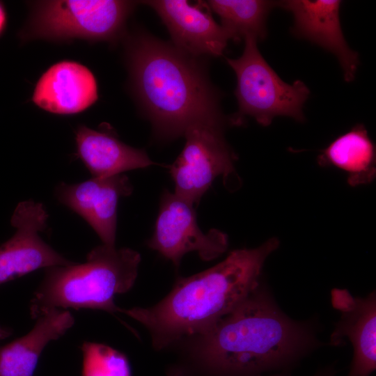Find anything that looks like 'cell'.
I'll use <instances>...</instances> for the list:
<instances>
[{
  "label": "cell",
  "instance_id": "obj_16",
  "mask_svg": "<svg viewBox=\"0 0 376 376\" xmlns=\"http://www.w3.org/2000/svg\"><path fill=\"white\" fill-rule=\"evenodd\" d=\"M36 319L28 334L0 347V376H33L45 346L75 322L72 315L62 308L49 310Z\"/></svg>",
  "mask_w": 376,
  "mask_h": 376
},
{
  "label": "cell",
  "instance_id": "obj_11",
  "mask_svg": "<svg viewBox=\"0 0 376 376\" xmlns=\"http://www.w3.org/2000/svg\"><path fill=\"white\" fill-rule=\"evenodd\" d=\"M132 189L129 178L120 174L73 185L62 182L56 188V196L91 226L102 244L115 246L118 202Z\"/></svg>",
  "mask_w": 376,
  "mask_h": 376
},
{
  "label": "cell",
  "instance_id": "obj_19",
  "mask_svg": "<svg viewBox=\"0 0 376 376\" xmlns=\"http://www.w3.org/2000/svg\"><path fill=\"white\" fill-rule=\"evenodd\" d=\"M83 353L82 376H132L127 358L104 344L86 342Z\"/></svg>",
  "mask_w": 376,
  "mask_h": 376
},
{
  "label": "cell",
  "instance_id": "obj_22",
  "mask_svg": "<svg viewBox=\"0 0 376 376\" xmlns=\"http://www.w3.org/2000/svg\"><path fill=\"white\" fill-rule=\"evenodd\" d=\"M11 334V331L7 329L0 326V340L8 337Z\"/></svg>",
  "mask_w": 376,
  "mask_h": 376
},
{
  "label": "cell",
  "instance_id": "obj_14",
  "mask_svg": "<svg viewBox=\"0 0 376 376\" xmlns=\"http://www.w3.org/2000/svg\"><path fill=\"white\" fill-rule=\"evenodd\" d=\"M97 86L92 72L73 61L51 66L38 80L33 102L56 114H73L91 106L97 99Z\"/></svg>",
  "mask_w": 376,
  "mask_h": 376
},
{
  "label": "cell",
  "instance_id": "obj_15",
  "mask_svg": "<svg viewBox=\"0 0 376 376\" xmlns=\"http://www.w3.org/2000/svg\"><path fill=\"white\" fill-rule=\"evenodd\" d=\"M75 134L78 155L93 178L111 177L155 164L145 150L129 146L109 132L81 125Z\"/></svg>",
  "mask_w": 376,
  "mask_h": 376
},
{
  "label": "cell",
  "instance_id": "obj_8",
  "mask_svg": "<svg viewBox=\"0 0 376 376\" xmlns=\"http://www.w3.org/2000/svg\"><path fill=\"white\" fill-rule=\"evenodd\" d=\"M194 205L166 190L161 197L154 233L148 245L178 267L182 258L195 251L205 261L226 251L227 235L217 230L203 233L198 227Z\"/></svg>",
  "mask_w": 376,
  "mask_h": 376
},
{
  "label": "cell",
  "instance_id": "obj_18",
  "mask_svg": "<svg viewBox=\"0 0 376 376\" xmlns=\"http://www.w3.org/2000/svg\"><path fill=\"white\" fill-rule=\"evenodd\" d=\"M207 4L221 19L229 39L240 41L252 36L258 41L267 36L266 20L278 2L263 0H210Z\"/></svg>",
  "mask_w": 376,
  "mask_h": 376
},
{
  "label": "cell",
  "instance_id": "obj_10",
  "mask_svg": "<svg viewBox=\"0 0 376 376\" xmlns=\"http://www.w3.org/2000/svg\"><path fill=\"white\" fill-rule=\"evenodd\" d=\"M142 3L157 13L178 49L197 58L222 55L230 39L212 17L206 2L152 0Z\"/></svg>",
  "mask_w": 376,
  "mask_h": 376
},
{
  "label": "cell",
  "instance_id": "obj_12",
  "mask_svg": "<svg viewBox=\"0 0 376 376\" xmlns=\"http://www.w3.org/2000/svg\"><path fill=\"white\" fill-rule=\"evenodd\" d=\"M331 304L340 313L329 345L340 346L344 339L351 342L354 356L349 376H370L376 369V295L352 296L347 289L334 288Z\"/></svg>",
  "mask_w": 376,
  "mask_h": 376
},
{
  "label": "cell",
  "instance_id": "obj_20",
  "mask_svg": "<svg viewBox=\"0 0 376 376\" xmlns=\"http://www.w3.org/2000/svg\"><path fill=\"white\" fill-rule=\"evenodd\" d=\"M6 16L5 10L0 3V34L3 31L4 26L6 25Z\"/></svg>",
  "mask_w": 376,
  "mask_h": 376
},
{
  "label": "cell",
  "instance_id": "obj_7",
  "mask_svg": "<svg viewBox=\"0 0 376 376\" xmlns=\"http://www.w3.org/2000/svg\"><path fill=\"white\" fill-rule=\"evenodd\" d=\"M134 2L115 0L49 1L33 20L38 36L109 40L121 31Z\"/></svg>",
  "mask_w": 376,
  "mask_h": 376
},
{
  "label": "cell",
  "instance_id": "obj_6",
  "mask_svg": "<svg viewBox=\"0 0 376 376\" xmlns=\"http://www.w3.org/2000/svg\"><path fill=\"white\" fill-rule=\"evenodd\" d=\"M223 117L197 122L183 136L185 144L170 166L175 194L197 205L216 178L234 169L235 155L224 136Z\"/></svg>",
  "mask_w": 376,
  "mask_h": 376
},
{
  "label": "cell",
  "instance_id": "obj_21",
  "mask_svg": "<svg viewBox=\"0 0 376 376\" xmlns=\"http://www.w3.org/2000/svg\"><path fill=\"white\" fill-rule=\"evenodd\" d=\"M334 373H335L334 371L331 368H327V369H325L319 372L314 376H333ZM276 376H281V375H276Z\"/></svg>",
  "mask_w": 376,
  "mask_h": 376
},
{
  "label": "cell",
  "instance_id": "obj_4",
  "mask_svg": "<svg viewBox=\"0 0 376 376\" xmlns=\"http://www.w3.org/2000/svg\"><path fill=\"white\" fill-rule=\"evenodd\" d=\"M140 261L133 249L102 244L88 253L84 263L47 268L31 302L32 318L54 308L120 312L114 297L132 288Z\"/></svg>",
  "mask_w": 376,
  "mask_h": 376
},
{
  "label": "cell",
  "instance_id": "obj_13",
  "mask_svg": "<svg viewBox=\"0 0 376 376\" xmlns=\"http://www.w3.org/2000/svg\"><path fill=\"white\" fill-rule=\"evenodd\" d=\"M294 18L292 31L335 55L344 79L352 81L359 65L358 54L347 45L340 22L341 1L338 0H288L278 2Z\"/></svg>",
  "mask_w": 376,
  "mask_h": 376
},
{
  "label": "cell",
  "instance_id": "obj_5",
  "mask_svg": "<svg viewBox=\"0 0 376 376\" xmlns=\"http://www.w3.org/2000/svg\"><path fill=\"white\" fill-rule=\"evenodd\" d=\"M252 36L244 38V48L237 58H226L237 77L235 91L238 103L237 118L250 116L260 125L268 126L276 116L304 119L303 107L310 91L300 80L284 82L266 62Z\"/></svg>",
  "mask_w": 376,
  "mask_h": 376
},
{
  "label": "cell",
  "instance_id": "obj_2",
  "mask_svg": "<svg viewBox=\"0 0 376 376\" xmlns=\"http://www.w3.org/2000/svg\"><path fill=\"white\" fill-rule=\"evenodd\" d=\"M279 246V240L272 237L257 248L233 251L212 267L178 279L155 306L120 312L148 330L157 350L201 334L259 287L264 263Z\"/></svg>",
  "mask_w": 376,
  "mask_h": 376
},
{
  "label": "cell",
  "instance_id": "obj_3",
  "mask_svg": "<svg viewBox=\"0 0 376 376\" xmlns=\"http://www.w3.org/2000/svg\"><path fill=\"white\" fill-rule=\"evenodd\" d=\"M128 47L133 91L157 136L173 139L197 122L223 117L203 58L147 32L136 34Z\"/></svg>",
  "mask_w": 376,
  "mask_h": 376
},
{
  "label": "cell",
  "instance_id": "obj_17",
  "mask_svg": "<svg viewBox=\"0 0 376 376\" xmlns=\"http://www.w3.org/2000/svg\"><path fill=\"white\" fill-rule=\"evenodd\" d=\"M318 162L345 171L352 187L370 183L375 177V149L363 125L338 136L322 150Z\"/></svg>",
  "mask_w": 376,
  "mask_h": 376
},
{
  "label": "cell",
  "instance_id": "obj_9",
  "mask_svg": "<svg viewBox=\"0 0 376 376\" xmlns=\"http://www.w3.org/2000/svg\"><path fill=\"white\" fill-rule=\"evenodd\" d=\"M47 218L41 203L29 200L17 205L10 220L16 232L0 246V285L38 269L74 263L40 237Z\"/></svg>",
  "mask_w": 376,
  "mask_h": 376
},
{
  "label": "cell",
  "instance_id": "obj_1",
  "mask_svg": "<svg viewBox=\"0 0 376 376\" xmlns=\"http://www.w3.org/2000/svg\"><path fill=\"white\" fill-rule=\"evenodd\" d=\"M180 376H259L285 368L317 344L260 287L205 332L192 336Z\"/></svg>",
  "mask_w": 376,
  "mask_h": 376
}]
</instances>
